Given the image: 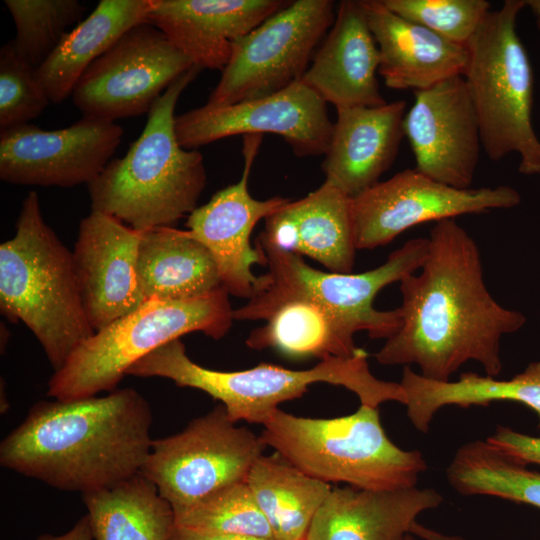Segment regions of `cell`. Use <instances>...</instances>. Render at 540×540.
Returning a JSON list of instances; mask_svg holds the SVG:
<instances>
[{"mask_svg": "<svg viewBox=\"0 0 540 540\" xmlns=\"http://www.w3.org/2000/svg\"><path fill=\"white\" fill-rule=\"evenodd\" d=\"M428 239L420 273L400 281L401 326L374 357L387 366L415 364L438 382L451 381L468 361L496 378L501 339L521 329L526 316L490 294L478 245L455 219L436 222Z\"/></svg>", "mask_w": 540, "mask_h": 540, "instance_id": "6da1fadb", "label": "cell"}, {"mask_svg": "<svg viewBox=\"0 0 540 540\" xmlns=\"http://www.w3.org/2000/svg\"><path fill=\"white\" fill-rule=\"evenodd\" d=\"M151 424L150 405L133 388L39 401L2 440L0 464L63 491L109 489L141 472Z\"/></svg>", "mask_w": 540, "mask_h": 540, "instance_id": "7a4b0ae2", "label": "cell"}, {"mask_svg": "<svg viewBox=\"0 0 540 540\" xmlns=\"http://www.w3.org/2000/svg\"><path fill=\"white\" fill-rule=\"evenodd\" d=\"M200 69L191 68L156 100L141 135L88 184L91 211L145 231L172 227L198 206L206 186L202 154L183 148L175 131V107Z\"/></svg>", "mask_w": 540, "mask_h": 540, "instance_id": "3957f363", "label": "cell"}, {"mask_svg": "<svg viewBox=\"0 0 540 540\" xmlns=\"http://www.w3.org/2000/svg\"><path fill=\"white\" fill-rule=\"evenodd\" d=\"M0 310L31 330L54 372L94 334L72 252L45 222L36 191L21 204L15 235L0 245Z\"/></svg>", "mask_w": 540, "mask_h": 540, "instance_id": "277c9868", "label": "cell"}, {"mask_svg": "<svg viewBox=\"0 0 540 540\" xmlns=\"http://www.w3.org/2000/svg\"><path fill=\"white\" fill-rule=\"evenodd\" d=\"M127 375L167 378L179 386L201 390L221 401L234 421L262 424L279 404L301 397L314 383L342 386L361 405L378 408L387 401L405 404L400 383L376 378L364 349L354 357H332L312 368L293 370L270 363L239 371H218L190 359L180 339L170 341L135 362Z\"/></svg>", "mask_w": 540, "mask_h": 540, "instance_id": "5b68a950", "label": "cell"}, {"mask_svg": "<svg viewBox=\"0 0 540 540\" xmlns=\"http://www.w3.org/2000/svg\"><path fill=\"white\" fill-rule=\"evenodd\" d=\"M266 446L311 477L369 490L417 486L427 462L419 450H404L386 435L378 408L361 405L352 414L322 419L276 409L263 423Z\"/></svg>", "mask_w": 540, "mask_h": 540, "instance_id": "8992f818", "label": "cell"}, {"mask_svg": "<svg viewBox=\"0 0 540 540\" xmlns=\"http://www.w3.org/2000/svg\"><path fill=\"white\" fill-rule=\"evenodd\" d=\"M267 266L263 283L248 302L233 310L234 320H266L278 307L306 300L325 310L350 336L366 331L370 338L388 339L400 328L401 311L377 310L374 299L387 285L415 273L428 255L429 239L408 240L391 252L380 266L363 273L324 272L308 265L300 255L281 251L258 239Z\"/></svg>", "mask_w": 540, "mask_h": 540, "instance_id": "52a82bcc", "label": "cell"}, {"mask_svg": "<svg viewBox=\"0 0 540 540\" xmlns=\"http://www.w3.org/2000/svg\"><path fill=\"white\" fill-rule=\"evenodd\" d=\"M233 310L223 287L192 299L146 300L83 341L52 375L47 395L67 401L112 392L135 362L170 341L192 332L225 336Z\"/></svg>", "mask_w": 540, "mask_h": 540, "instance_id": "ba28073f", "label": "cell"}, {"mask_svg": "<svg viewBox=\"0 0 540 540\" xmlns=\"http://www.w3.org/2000/svg\"><path fill=\"white\" fill-rule=\"evenodd\" d=\"M524 0H506L486 15L467 44L463 73L487 156L520 157L518 171L540 174V140L532 125L534 76L516 22Z\"/></svg>", "mask_w": 540, "mask_h": 540, "instance_id": "9c48e42d", "label": "cell"}, {"mask_svg": "<svg viewBox=\"0 0 540 540\" xmlns=\"http://www.w3.org/2000/svg\"><path fill=\"white\" fill-rule=\"evenodd\" d=\"M331 0H296L233 43L205 105L222 107L279 92L301 80L334 23Z\"/></svg>", "mask_w": 540, "mask_h": 540, "instance_id": "30bf717a", "label": "cell"}, {"mask_svg": "<svg viewBox=\"0 0 540 540\" xmlns=\"http://www.w3.org/2000/svg\"><path fill=\"white\" fill-rule=\"evenodd\" d=\"M266 447L261 436L237 426L221 404L182 431L153 440L140 473L176 509L245 481Z\"/></svg>", "mask_w": 540, "mask_h": 540, "instance_id": "8fae6325", "label": "cell"}, {"mask_svg": "<svg viewBox=\"0 0 540 540\" xmlns=\"http://www.w3.org/2000/svg\"><path fill=\"white\" fill-rule=\"evenodd\" d=\"M195 67L154 25L124 33L82 74L72 101L83 117L115 122L148 114L180 76Z\"/></svg>", "mask_w": 540, "mask_h": 540, "instance_id": "7c38bea8", "label": "cell"}, {"mask_svg": "<svg viewBox=\"0 0 540 540\" xmlns=\"http://www.w3.org/2000/svg\"><path fill=\"white\" fill-rule=\"evenodd\" d=\"M521 203L511 186L455 188L405 169L351 198L357 250L385 246L422 223L509 209Z\"/></svg>", "mask_w": 540, "mask_h": 540, "instance_id": "4fadbf2b", "label": "cell"}, {"mask_svg": "<svg viewBox=\"0 0 540 540\" xmlns=\"http://www.w3.org/2000/svg\"><path fill=\"white\" fill-rule=\"evenodd\" d=\"M333 125L326 102L301 81L268 96L222 107L204 105L175 118L178 142L188 150L234 135L272 133L299 157L324 155Z\"/></svg>", "mask_w": 540, "mask_h": 540, "instance_id": "5bb4252c", "label": "cell"}, {"mask_svg": "<svg viewBox=\"0 0 540 540\" xmlns=\"http://www.w3.org/2000/svg\"><path fill=\"white\" fill-rule=\"evenodd\" d=\"M123 133L115 122L88 117L58 130L13 126L0 132V179L28 186L88 185L111 161Z\"/></svg>", "mask_w": 540, "mask_h": 540, "instance_id": "9a60e30c", "label": "cell"}, {"mask_svg": "<svg viewBox=\"0 0 540 540\" xmlns=\"http://www.w3.org/2000/svg\"><path fill=\"white\" fill-rule=\"evenodd\" d=\"M263 135L244 136V169L239 182L229 185L188 215L187 230L212 254L229 295L250 299L260 289L263 277L253 273L254 265H266L265 254L250 242L251 233L290 199L274 196L254 199L248 179Z\"/></svg>", "mask_w": 540, "mask_h": 540, "instance_id": "2e32d148", "label": "cell"}, {"mask_svg": "<svg viewBox=\"0 0 540 540\" xmlns=\"http://www.w3.org/2000/svg\"><path fill=\"white\" fill-rule=\"evenodd\" d=\"M404 132L417 171L455 188H471L483 147L478 117L462 75L415 91Z\"/></svg>", "mask_w": 540, "mask_h": 540, "instance_id": "e0dca14e", "label": "cell"}, {"mask_svg": "<svg viewBox=\"0 0 540 540\" xmlns=\"http://www.w3.org/2000/svg\"><path fill=\"white\" fill-rule=\"evenodd\" d=\"M141 231L98 211L79 225L72 252L87 319L94 332L134 311L146 300L137 276Z\"/></svg>", "mask_w": 540, "mask_h": 540, "instance_id": "ac0fdd59", "label": "cell"}, {"mask_svg": "<svg viewBox=\"0 0 540 540\" xmlns=\"http://www.w3.org/2000/svg\"><path fill=\"white\" fill-rule=\"evenodd\" d=\"M283 0H152L147 22L192 64L223 70L233 43L284 8Z\"/></svg>", "mask_w": 540, "mask_h": 540, "instance_id": "d6986e66", "label": "cell"}, {"mask_svg": "<svg viewBox=\"0 0 540 540\" xmlns=\"http://www.w3.org/2000/svg\"><path fill=\"white\" fill-rule=\"evenodd\" d=\"M379 64L361 1L344 0L300 81L336 110L377 107L386 104L376 76Z\"/></svg>", "mask_w": 540, "mask_h": 540, "instance_id": "ffe728a7", "label": "cell"}, {"mask_svg": "<svg viewBox=\"0 0 540 540\" xmlns=\"http://www.w3.org/2000/svg\"><path fill=\"white\" fill-rule=\"evenodd\" d=\"M404 100L377 107L337 110L322 169L325 181L350 198L379 182L393 164L403 137Z\"/></svg>", "mask_w": 540, "mask_h": 540, "instance_id": "44dd1931", "label": "cell"}, {"mask_svg": "<svg viewBox=\"0 0 540 540\" xmlns=\"http://www.w3.org/2000/svg\"><path fill=\"white\" fill-rule=\"evenodd\" d=\"M258 239L281 251L308 256L331 272L351 273L357 250L351 198L324 181L267 217Z\"/></svg>", "mask_w": 540, "mask_h": 540, "instance_id": "7402d4cb", "label": "cell"}, {"mask_svg": "<svg viewBox=\"0 0 540 540\" xmlns=\"http://www.w3.org/2000/svg\"><path fill=\"white\" fill-rule=\"evenodd\" d=\"M360 1L378 46V73L387 87L415 92L463 75L466 46L397 15L382 0Z\"/></svg>", "mask_w": 540, "mask_h": 540, "instance_id": "603a6c76", "label": "cell"}, {"mask_svg": "<svg viewBox=\"0 0 540 540\" xmlns=\"http://www.w3.org/2000/svg\"><path fill=\"white\" fill-rule=\"evenodd\" d=\"M442 501L433 488L335 487L316 513L305 540H405L417 517Z\"/></svg>", "mask_w": 540, "mask_h": 540, "instance_id": "cb8c5ba5", "label": "cell"}, {"mask_svg": "<svg viewBox=\"0 0 540 540\" xmlns=\"http://www.w3.org/2000/svg\"><path fill=\"white\" fill-rule=\"evenodd\" d=\"M137 276L145 300H186L220 287L210 251L188 230L156 227L141 231Z\"/></svg>", "mask_w": 540, "mask_h": 540, "instance_id": "d4e9b609", "label": "cell"}, {"mask_svg": "<svg viewBox=\"0 0 540 540\" xmlns=\"http://www.w3.org/2000/svg\"><path fill=\"white\" fill-rule=\"evenodd\" d=\"M151 5L152 0H101L36 68L50 102L59 104L72 95L82 74L97 58L128 30L147 22Z\"/></svg>", "mask_w": 540, "mask_h": 540, "instance_id": "484cf974", "label": "cell"}, {"mask_svg": "<svg viewBox=\"0 0 540 540\" xmlns=\"http://www.w3.org/2000/svg\"><path fill=\"white\" fill-rule=\"evenodd\" d=\"M245 481L277 540H305L332 489L277 452L261 455Z\"/></svg>", "mask_w": 540, "mask_h": 540, "instance_id": "4316f807", "label": "cell"}, {"mask_svg": "<svg viewBox=\"0 0 540 540\" xmlns=\"http://www.w3.org/2000/svg\"><path fill=\"white\" fill-rule=\"evenodd\" d=\"M83 502L94 540H170L175 528L171 505L141 473Z\"/></svg>", "mask_w": 540, "mask_h": 540, "instance_id": "83f0119b", "label": "cell"}, {"mask_svg": "<svg viewBox=\"0 0 540 540\" xmlns=\"http://www.w3.org/2000/svg\"><path fill=\"white\" fill-rule=\"evenodd\" d=\"M246 345L254 350L274 349L291 359L350 358L361 348L322 308L306 300L278 307L264 326L249 334Z\"/></svg>", "mask_w": 540, "mask_h": 540, "instance_id": "f1b7e54d", "label": "cell"}, {"mask_svg": "<svg viewBox=\"0 0 540 540\" xmlns=\"http://www.w3.org/2000/svg\"><path fill=\"white\" fill-rule=\"evenodd\" d=\"M446 478L462 496H493L540 509V472L486 439L459 447L446 468Z\"/></svg>", "mask_w": 540, "mask_h": 540, "instance_id": "f546056e", "label": "cell"}, {"mask_svg": "<svg viewBox=\"0 0 540 540\" xmlns=\"http://www.w3.org/2000/svg\"><path fill=\"white\" fill-rule=\"evenodd\" d=\"M421 399L432 414L452 405L468 408L488 406L492 402H516L536 413L540 428V361L529 363L522 372L507 380L474 372L462 373L456 381L427 380L421 389Z\"/></svg>", "mask_w": 540, "mask_h": 540, "instance_id": "4dcf8cb0", "label": "cell"}, {"mask_svg": "<svg viewBox=\"0 0 540 540\" xmlns=\"http://www.w3.org/2000/svg\"><path fill=\"white\" fill-rule=\"evenodd\" d=\"M173 511L175 526L178 527L275 538L246 481L228 485L191 505Z\"/></svg>", "mask_w": 540, "mask_h": 540, "instance_id": "1f68e13d", "label": "cell"}, {"mask_svg": "<svg viewBox=\"0 0 540 540\" xmlns=\"http://www.w3.org/2000/svg\"><path fill=\"white\" fill-rule=\"evenodd\" d=\"M15 27L13 39L20 56L39 67L54 52L72 25L83 20L78 0H5Z\"/></svg>", "mask_w": 540, "mask_h": 540, "instance_id": "d6a6232c", "label": "cell"}, {"mask_svg": "<svg viewBox=\"0 0 540 540\" xmlns=\"http://www.w3.org/2000/svg\"><path fill=\"white\" fill-rule=\"evenodd\" d=\"M397 15L467 46L486 15L485 0H382Z\"/></svg>", "mask_w": 540, "mask_h": 540, "instance_id": "836d02e7", "label": "cell"}, {"mask_svg": "<svg viewBox=\"0 0 540 540\" xmlns=\"http://www.w3.org/2000/svg\"><path fill=\"white\" fill-rule=\"evenodd\" d=\"M50 100L36 68L18 53L14 41L0 50V132L37 118Z\"/></svg>", "mask_w": 540, "mask_h": 540, "instance_id": "e575fe53", "label": "cell"}, {"mask_svg": "<svg viewBox=\"0 0 540 540\" xmlns=\"http://www.w3.org/2000/svg\"><path fill=\"white\" fill-rule=\"evenodd\" d=\"M486 441L526 465L540 466V437L497 426Z\"/></svg>", "mask_w": 540, "mask_h": 540, "instance_id": "d590c367", "label": "cell"}, {"mask_svg": "<svg viewBox=\"0 0 540 540\" xmlns=\"http://www.w3.org/2000/svg\"><path fill=\"white\" fill-rule=\"evenodd\" d=\"M170 540H277L240 534L216 533L175 526Z\"/></svg>", "mask_w": 540, "mask_h": 540, "instance_id": "8d00e7d4", "label": "cell"}, {"mask_svg": "<svg viewBox=\"0 0 540 540\" xmlns=\"http://www.w3.org/2000/svg\"><path fill=\"white\" fill-rule=\"evenodd\" d=\"M93 532L88 514L81 517L76 524L62 535L41 534L36 540H93Z\"/></svg>", "mask_w": 540, "mask_h": 540, "instance_id": "74e56055", "label": "cell"}, {"mask_svg": "<svg viewBox=\"0 0 540 540\" xmlns=\"http://www.w3.org/2000/svg\"><path fill=\"white\" fill-rule=\"evenodd\" d=\"M410 533L423 540H468L458 535H450L441 531L426 527L417 521L410 528Z\"/></svg>", "mask_w": 540, "mask_h": 540, "instance_id": "f35d334b", "label": "cell"}, {"mask_svg": "<svg viewBox=\"0 0 540 540\" xmlns=\"http://www.w3.org/2000/svg\"><path fill=\"white\" fill-rule=\"evenodd\" d=\"M525 6H528L536 19V25L540 32V0H524Z\"/></svg>", "mask_w": 540, "mask_h": 540, "instance_id": "ab89813d", "label": "cell"}, {"mask_svg": "<svg viewBox=\"0 0 540 540\" xmlns=\"http://www.w3.org/2000/svg\"><path fill=\"white\" fill-rule=\"evenodd\" d=\"M405 540H416L415 536L411 533H409L406 537H405Z\"/></svg>", "mask_w": 540, "mask_h": 540, "instance_id": "60d3db41", "label": "cell"}]
</instances>
